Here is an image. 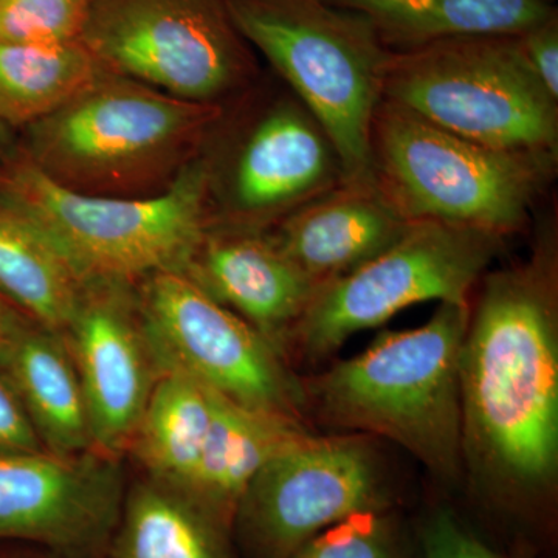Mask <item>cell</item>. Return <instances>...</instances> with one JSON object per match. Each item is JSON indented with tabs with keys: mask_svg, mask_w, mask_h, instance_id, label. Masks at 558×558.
<instances>
[{
	"mask_svg": "<svg viewBox=\"0 0 558 558\" xmlns=\"http://www.w3.org/2000/svg\"><path fill=\"white\" fill-rule=\"evenodd\" d=\"M459 359L462 454L515 490L558 464V281L553 233L531 258L481 278Z\"/></svg>",
	"mask_w": 558,
	"mask_h": 558,
	"instance_id": "obj_1",
	"label": "cell"
},
{
	"mask_svg": "<svg viewBox=\"0 0 558 558\" xmlns=\"http://www.w3.org/2000/svg\"><path fill=\"white\" fill-rule=\"evenodd\" d=\"M222 110L101 70L62 108L22 130L20 149L62 189L143 199L178 182Z\"/></svg>",
	"mask_w": 558,
	"mask_h": 558,
	"instance_id": "obj_2",
	"label": "cell"
},
{
	"mask_svg": "<svg viewBox=\"0 0 558 558\" xmlns=\"http://www.w3.org/2000/svg\"><path fill=\"white\" fill-rule=\"evenodd\" d=\"M472 304L440 303L425 325L377 337L366 351L304 384L330 427L395 440L432 472L461 468L459 359Z\"/></svg>",
	"mask_w": 558,
	"mask_h": 558,
	"instance_id": "obj_3",
	"label": "cell"
},
{
	"mask_svg": "<svg viewBox=\"0 0 558 558\" xmlns=\"http://www.w3.org/2000/svg\"><path fill=\"white\" fill-rule=\"evenodd\" d=\"M557 157L488 148L381 100L369 178L409 222H442L508 238L527 226Z\"/></svg>",
	"mask_w": 558,
	"mask_h": 558,
	"instance_id": "obj_4",
	"label": "cell"
},
{
	"mask_svg": "<svg viewBox=\"0 0 558 558\" xmlns=\"http://www.w3.org/2000/svg\"><path fill=\"white\" fill-rule=\"evenodd\" d=\"M0 204L35 226L84 281L137 284L179 271L208 226L199 156L165 193L123 199L62 189L14 148L0 157Z\"/></svg>",
	"mask_w": 558,
	"mask_h": 558,
	"instance_id": "obj_5",
	"label": "cell"
},
{
	"mask_svg": "<svg viewBox=\"0 0 558 558\" xmlns=\"http://www.w3.org/2000/svg\"><path fill=\"white\" fill-rule=\"evenodd\" d=\"M234 27L314 113L349 182L369 178V135L391 50L365 17L326 0H226Z\"/></svg>",
	"mask_w": 558,
	"mask_h": 558,
	"instance_id": "obj_6",
	"label": "cell"
},
{
	"mask_svg": "<svg viewBox=\"0 0 558 558\" xmlns=\"http://www.w3.org/2000/svg\"><path fill=\"white\" fill-rule=\"evenodd\" d=\"M208 223L267 231L347 182L328 132L274 76L223 106L199 153Z\"/></svg>",
	"mask_w": 558,
	"mask_h": 558,
	"instance_id": "obj_7",
	"label": "cell"
},
{
	"mask_svg": "<svg viewBox=\"0 0 558 558\" xmlns=\"http://www.w3.org/2000/svg\"><path fill=\"white\" fill-rule=\"evenodd\" d=\"M384 100L488 148L558 159V101L517 36H464L391 51Z\"/></svg>",
	"mask_w": 558,
	"mask_h": 558,
	"instance_id": "obj_8",
	"label": "cell"
},
{
	"mask_svg": "<svg viewBox=\"0 0 558 558\" xmlns=\"http://www.w3.org/2000/svg\"><path fill=\"white\" fill-rule=\"evenodd\" d=\"M80 40L105 72L202 105H229L260 76L226 0H92Z\"/></svg>",
	"mask_w": 558,
	"mask_h": 558,
	"instance_id": "obj_9",
	"label": "cell"
},
{
	"mask_svg": "<svg viewBox=\"0 0 558 558\" xmlns=\"http://www.w3.org/2000/svg\"><path fill=\"white\" fill-rule=\"evenodd\" d=\"M505 241L468 227L413 222L376 258L318 288L289 344L310 362H318L355 333L379 328L414 304H470L473 289Z\"/></svg>",
	"mask_w": 558,
	"mask_h": 558,
	"instance_id": "obj_10",
	"label": "cell"
},
{
	"mask_svg": "<svg viewBox=\"0 0 558 558\" xmlns=\"http://www.w3.org/2000/svg\"><path fill=\"white\" fill-rule=\"evenodd\" d=\"M161 371L179 369L240 405L303 422V381L258 330L178 270L135 284Z\"/></svg>",
	"mask_w": 558,
	"mask_h": 558,
	"instance_id": "obj_11",
	"label": "cell"
},
{
	"mask_svg": "<svg viewBox=\"0 0 558 558\" xmlns=\"http://www.w3.org/2000/svg\"><path fill=\"white\" fill-rule=\"evenodd\" d=\"M379 470L359 436L312 433L250 480L231 534L250 558H292L315 535L360 512H377Z\"/></svg>",
	"mask_w": 558,
	"mask_h": 558,
	"instance_id": "obj_12",
	"label": "cell"
},
{
	"mask_svg": "<svg viewBox=\"0 0 558 558\" xmlns=\"http://www.w3.org/2000/svg\"><path fill=\"white\" fill-rule=\"evenodd\" d=\"M128 486L121 458L97 450L0 453V542L58 558H101Z\"/></svg>",
	"mask_w": 558,
	"mask_h": 558,
	"instance_id": "obj_13",
	"label": "cell"
},
{
	"mask_svg": "<svg viewBox=\"0 0 558 558\" xmlns=\"http://www.w3.org/2000/svg\"><path fill=\"white\" fill-rule=\"evenodd\" d=\"M61 333L78 371L94 450L123 459L161 374L135 284L86 281Z\"/></svg>",
	"mask_w": 558,
	"mask_h": 558,
	"instance_id": "obj_14",
	"label": "cell"
},
{
	"mask_svg": "<svg viewBox=\"0 0 558 558\" xmlns=\"http://www.w3.org/2000/svg\"><path fill=\"white\" fill-rule=\"evenodd\" d=\"M179 271L281 354L318 289L275 247L267 231L216 223L205 227Z\"/></svg>",
	"mask_w": 558,
	"mask_h": 558,
	"instance_id": "obj_15",
	"label": "cell"
},
{
	"mask_svg": "<svg viewBox=\"0 0 558 558\" xmlns=\"http://www.w3.org/2000/svg\"><path fill=\"white\" fill-rule=\"evenodd\" d=\"M409 222L371 179L341 183L267 230L275 247L317 288L391 247Z\"/></svg>",
	"mask_w": 558,
	"mask_h": 558,
	"instance_id": "obj_16",
	"label": "cell"
},
{
	"mask_svg": "<svg viewBox=\"0 0 558 558\" xmlns=\"http://www.w3.org/2000/svg\"><path fill=\"white\" fill-rule=\"evenodd\" d=\"M0 369L16 389L44 449L61 457L94 450L78 371L61 332L21 315L0 337Z\"/></svg>",
	"mask_w": 558,
	"mask_h": 558,
	"instance_id": "obj_17",
	"label": "cell"
},
{
	"mask_svg": "<svg viewBox=\"0 0 558 558\" xmlns=\"http://www.w3.org/2000/svg\"><path fill=\"white\" fill-rule=\"evenodd\" d=\"M307 435L301 421L248 409L220 396L199 462L178 490L231 532L250 480L271 458Z\"/></svg>",
	"mask_w": 558,
	"mask_h": 558,
	"instance_id": "obj_18",
	"label": "cell"
},
{
	"mask_svg": "<svg viewBox=\"0 0 558 558\" xmlns=\"http://www.w3.org/2000/svg\"><path fill=\"white\" fill-rule=\"evenodd\" d=\"M365 17L391 51L464 36H519L557 14L549 0H326Z\"/></svg>",
	"mask_w": 558,
	"mask_h": 558,
	"instance_id": "obj_19",
	"label": "cell"
},
{
	"mask_svg": "<svg viewBox=\"0 0 558 558\" xmlns=\"http://www.w3.org/2000/svg\"><path fill=\"white\" fill-rule=\"evenodd\" d=\"M231 532L178 488L143 475L128 486L101 558H236Z\"/></svg>",
	"mask_w": 558,
	"mask_h": 558,
	"instance_id": "obj_20",
	"label": "cell"
},
{
	"mask_svg": "<svg viewBox=\"0 0 558 558\" xmlns=\"http://www.w3.org/2000/svg\"><path fill=\"white\" fill-rule=\"evenodd\" d=\"M220 395L179 369L161 371L128 453L143 475L182 488L207 442Z\"/></svg>",
	"mask_w": 558,
	"mask_h": 558,
	"instance_id": "obj_21",
	"label": "cell"
},
{
	"mask_svg": "<svg viewBox=\"0 0 558 558\" xmlns=\"http://www.w3.org/2000/svg\"><path fill=\"white\" fill-rule=\"evenodd\" d=\"M84 284L35 226L0 204V299L25 318L62 332L75 314Z\"/></svg>",
	"mask_w": 558,
	"mask_h": 558,
	"instance_id": "obj_22",
	"label": "cell"
},
{
	"mask_svg": "<svg viewBox=\"0 0 558 558\" xmlns=\"http://www.w3.org/2000/svg\"><path fill=\"white\" fill-rule=\"evenodd\" d=\"M100 73L81 40L0 43V123L25 130L62 108Z\"/></svg>",
	"mask_w": 558,
	"mask_h": 558,
	"instance_id": "obj_23",
	"label": "cell"
},
{
	"mask_svg": "<svg viewBox=\"0 0 558 558\" xmlns=\"http://www.w3.org/2000/svg\"><path fill=\"white\" fill-rule=\"evenodd\" d=\"M92 0H0V43L80 40Z\"/></svg>",
	"mask_w": 558,
	"mask_h": 558,
	"instance_id": "obj_24",
	"label": "cell"
},
{
	"mask_svg": "<svg viewBox=\"0 0 558 558\" xmlns=\"http://www.w3.org/2000/svg\"><path fill=\"white\" fill-rule=\"evenodd\" d=\"M292 558H392L376 512H360L315 535Z\"/></svg>",
	"mask_w": 558,
	"mask_h": 558,
	"instance_id": "obj_25",
	"label": "cell"
},
{
	"mask_svg": "<svg viewBox=\"0 0 558 558\" xmlns=\"http://www.w3.org/2000/svg\"><path fill=\"white\" fill-rule=\"evenodd\" d=\"M517 40L535 78L558 101V14L521 33Z\"/></svg>",
	"mask_w": 558,
	"mask_h": 558,
	"instance_id": "obj_26",
	"label": "cell"
},
{
	"mask_svg": "<svg viewBox=\"0 0 558 558\" xmlns=\"http://www.w3.org/2000/svg\"><path fill=\"white\" fill-rule=\"evenodd\" d=\"M425 558H505L473 537L449 513L428 521L422 535Z\"/></svg>",
	"mask_w": 558,
	"mask_h": 558,
	"instance_id": "obj_27",
	"label": "cell"
},
{
	"mask_svg": "<svg viewBox=\"0 0 558 558\" xmlns=\"http://www.w3.org/2000/svg\"><path fill=\"white\" fill-rule=\"evenodd\" d=\"M46 450L27 410L7 374L0 369V453Z\"/></svg>",
	"mask_w": 558,
	"mask_h": 558,
	"instance_id": "obj_28",
	"label": "cell"
},
{
	"mask_svg": "<svg viewBox=\"0 0 558 558\" xmlns=\"http://www.w3.org/2000/svg\"><path fill=\"white\" fill-rule=\"evenodd\" d=\"M0 558H58L47 550L33 549H3L0 548Z\"/></svg>",
	"mask_w": 558,
	"mask_h": 558,
	"instance_id": "obj_29",
	"label": "cell"
},
{
	"mask_svg": "<svg viewBox=\"0 0 558 558\" xmlns=\"http://www.w3.org/2000/svg\"><path fill=\"white\" fill-rule=\"evenodd\" d=\"M20 312H14L0 299V337L9 330L10 326L21 317Z\"/></svg>",
	"mask_w": 558,
	"mask_h": 558,
	"instance_id": "obj_30",
	"label": "cell"
},
{
	"mask_svg": "<svg viewBox=\"0 0 558 558\" xmlns=\"http://www.w3.org/2000/svg\"><path fill=\"white\" fill-rule=\"evenodd\" d=\"M11 135H13V132H11L10 128L0 123V157L7 156V154L16 148L13 145V137Z\"/></svg>",
	"mask_w": 558,
	"mask_h": 558,
	"instance_id": "obj_31",
	"label": "cell"
}]
</instances>
